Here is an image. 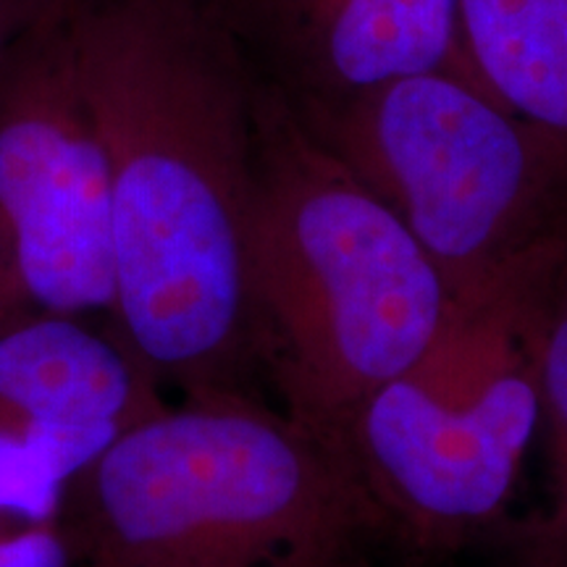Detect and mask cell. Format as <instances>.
I'll list each match as a JSON object with an SVG mask.
<instances>
[{"mask_svg": "<svg viewBox=\"0 0 567 567\" xmlns=\"http://www.w3.org/2000/svg\"><path fill=\"white\" fill-rule=\"evenodd\" d=\"M379 547H384V544H373V547L352 551V555L342 557L331 567H425V563L405 555V551H400V555H396V563H386V559L379 557Z\"/></svg>", "mask_w": 567, "mask_h": 567, "instance_id": "obj_14", "label": "cell"}, {"mask_svg": "<svg viewBox=\"0 0 567 567\" xmlns=\"http://www.w3.org/2000/svg\"><path fill=\"white\" fill-rule=\"evenodd\" d=\"M97 455L80 439L0 423V538L59 520L69 484Z\"/></svg>", "mask_w": 567, "mask_h": 567, "instance_id": "obj_11", "label": "cell"}, {"mask_svg": "<svg viewBox=\"0 0 567 567\" xmlns=\"http://www.w3.org/2000/svg\"><path fill=\"white\" fill-rule=\"evenodd\" d=\"M297 116L408 224L455 305L567 250V142L471 80L415 74Z\"/></svg>", "mask_w": 567, "mask_h": 567, "instance_id": "obj_4", "label": "cell"}, {"mask_svg": "<svg viewBox=\"0 0 567 567\" xmlns=\"http://www.w3.org/2000/svg\"><path fill=\"white\" fill-rule=\"evenodd\" d=\"M0 567H80L61 520L0 538Z\"/></svg>", "mask_w": 567, "mask_h": 567, "instance_id": "obj_13", "label": "cell"}, {"mask_svg": "<svg viewBox=\"0 0 567 567\" xmlns=\"http://www.w3.org/2000/svg\"><path fill=\"white\" fill-rule=\"evenodd\" d=\"M166 405L161 379L111 321L45 316L0 331V423L105 452Z\"/></svg>", "mask_w": 567, "mask_h": 567, "instance_id": "obj_8", "label": "cell"}, {"mask_svg": "<svg viewBox=\"0 0 567 567\" xmlns=\"http://www.w3.org/2000/svg\"><path fill=\"white\" fill-rule=\"evenodd\" d=\"M250 264L260 379L334 446L354 410L413 368L455 310L408 224L260 80Z\"/></svg>", "mask_w": 567, "mask_h": 567, "instance_id": "obj_2", "label": "cell"}, {"mask_svg": "<svg viewBox=\"0 0 567 567\" xmlns=\"http://www.w3.org/2000/svg\"><path fill=\"white\" fill-rule=\"evenodd\" d=\"M82 567H84V565H82Z\"/></svg>", "mask_w": 567, "mask_h": 567, "instance_id": "obj_15", "label": "cell"}, {"mask_svg": "<svg viewBox=\"0 0 567 567\" xmlns=\"http://www.w3.org/2000/svg\"><path fill=\"white\" fill-rule=\"evenodd\" d=\"M542 423L549 434L551 496L542 513L502 520L492 534L507 567H567V250L538 268L528 295Z\"/></svg>", "mask_w": 567, "mask_h": 567, "instance_id": "obj_10", "label": "cell"}, {"mask_svg": "<svg viewBox=\"0 0 567 567\" xmlns=\"http://www.w3.org/2000/svg\"><path fill=\"white\" fill-rule=\"evenodd\" d=\"M547 260L455 305L429 352L368 396L337 439L394 547L421 563L505 520L542 425L528 295Z\"/></svg>", "mask_w": 567, "mask_h": 567, "instance_id": "obj_5", "label": "cell"}, {"mask_svg": "<svg viewBox=\"0 0 567 567\" xmlns=\"http://www.w3.org/2000/svg\"><path fill=\"white\" fill-rule=\"evenodd\" d=\"M457 13L481 87L567 142V0H457Z\"/></svg>", "mask_w": 567, "mask_h": 567, "instance_id": "obj_9", "label": "cell"}, {"mask_svg": "<svg viewBox=\"0 0 567 567\" xmlns=\"http://www.w3.org/2000/svg\"><path fill=\"white\" fill-rule=\"evenodd\" d=\"M71 42L109 166L113 329L163 386L255 392L258 76L213 0H84Z\"/></svg>", "mask_w": 567, "mask_h": 567, "instance_id": "obj_1", "label": "cell"}, {"mask_svg": "<svg viewBox=\"0 0 567 567\" xmlns=\"http://www.w3.org/2000/svg\"><path fill=\"white\" fill-rule=\"evenodd\" d=\"M84 0H0V63L34 34L74 17Z\"/></svg>", "mask_w": 567, "mask_h": 567, "instance_id": "obj_12", "label": "cell"}, {"mask_svg": "<svg viewBox=\"0 0 567 567\" xmlns=\"http://www.w3.org/2000/svg\"><path fill=\"white\" fill-rule=\"evenodd\" d=\"M84 567H331L392 544L344 452L247 389L182 394L76 473Z\"/></svg>", "mask_w": 567, "mask_h": 567, "instance_id": "obj_3", "label": "cell"}, {"mask_svg": "<svg viewBox=\"0 0 567 567\" xmlns=\"http://www.w3.org/2000/svg\"><path fill=\"white\" fill-rule=\"evenodd\" d=\"M116 305L109 166L71 19L0 63V331Z\"/></svg>", "mask_w": 567, "mask_h": 567, "instance_id": "obj_6", "label": "cell"}, {"mask_svg": "<svg viewBox=\"0 0 567 567\" xmlns=\"http://www.w3.org/2000/svg\"><path fill=\"white\" fill-rule=\"evenodd\" d=\"M247 66L297 113L415 74L478 84L457 0H213ZM481 87V84H478Z\"/></svg>", "mask_w": 567, "mask_h": 567, "instance_id": "obj_7", "label": "cell"}]
</instances>
